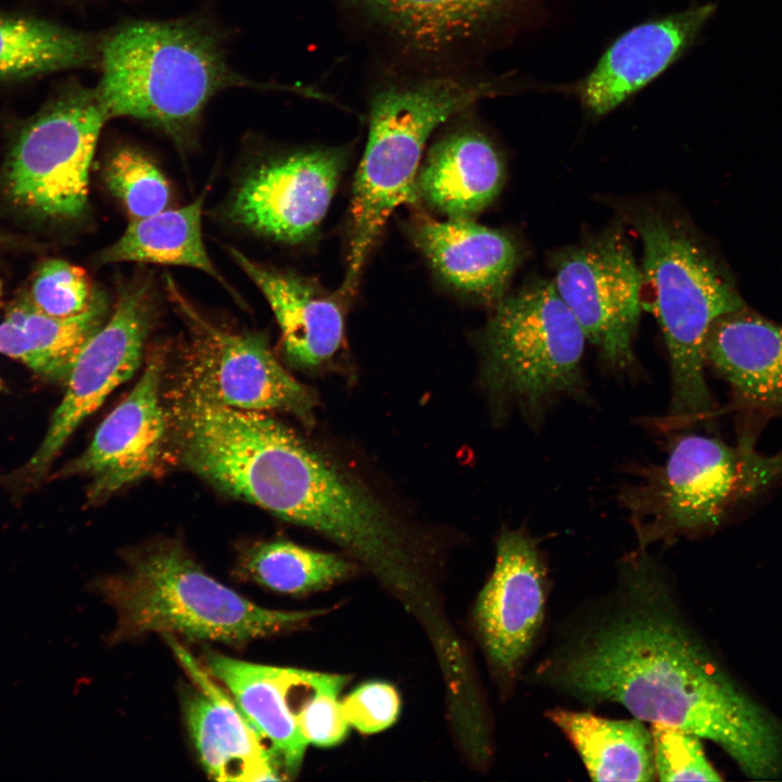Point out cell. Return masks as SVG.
Segmentation results:
<instances>
[{"label":"cell","mask_w":782,"mask_h":782,"mask_svg":"<svg viewBox=\"0 0 782 782\" xmlns=\"http://www.w3.org/2000/svg\"><path fill=\"white\" fill-rule=\"evenodd\" d=\"M96 88L109 117H133L182 137L218 91L243 85L216 38L190 21H135L100 45Z\"/></svg>","instance_id":"obj_4"},{"label":"cell","mask_w":782,"mask_h":782,"mask_svg":"<svg viewBox=\"0 0 782 782\" xmlns=\"http://www.w3.org/2000/svg\"><path fill=\"white\" fill-rule=\"evenodd\" d=\"M364 28L428 71L475 43L514 0H331Z\"/></svg>","instance_id":"obj_13"},{"label":"cell","mask_w":782,"mask_h":782,"mask_svg":"<svg viewBox=\"0 0 782 782\" xmlns=\"http://www.w3.org/2000/svg\"><path fill=\"white\" fill-rule=\"evenodd\" d=\"M409 236L431 267L453 288L476 298L499 300L517 262V249L504 232L467 218L409 222Z\"/></svg>","instance_id":"obj_17"},{"label":"cell","mask_w":782,"mask_h":782,"mask_svg":"<svg viewBox=\"0 0 782 782\" xmlns=\"http://www.w3.org/2000/svg\"><path fill=\"white\" fill-rule=\"evenodd\" d=\"M100 591L116 614L114 643L159 632L243 645L293 630L323 613L258 606L207 575L174 541L128 555L126 568L101 582Z\"/></svg>","instance_id":"obj_3"},{"label":"cell","mask_w":782,"mask_h":782,"mask_svg":"<svg viewBox=\"0 0 782 782\" xmlns=\"http://www.w3.org/2000/svg\"><path fill=\"white\" fill-rule=\"evenodd\" d=\"M105 313L106 304L98 295L86 312L66 318L42 313L26 297L10 307L0 324V353L46 378L67 380L79 353L102 327Z\"/></svg>","instance_id":"obj_23"},{"label":"cell","mask_w":782,"mask_h":782,"mask_svg":"<svg viewBox=\"0 0 782 782\" xmlns=\"http://www.w3.org/2000/svg\"><path fill=\"white\" fill-rule=\"evenodd\" d=\"M503 180V162L492 141L465 125L431 146L419 166L416 190L447 218L471 219L493 201Z\"/></svg>","instance_id":"obj_21"},{"label":"cell","mask_w":782,"mask_h":782,"mask_svg":"<svg viewBox=\"0 0 782 782\" xmlns=\"http://www.w3.org/2000/svg\"><path fill=\"white\" fill-rule=\"evenodd\" d=\"M548 595V570L538 541L524 530H504L475 606L487 658L503 689L520 678L538 645Z\"/></svg>","instance_id":"obj_10"},{"label":"cell","mask_w":782,"mask_h":782,"mask_svg":"<svg viewBox=\"0 0 782 782\" xmlns=\"http://www.w3.org/2000/svg\"><path fill=\"white\" fill-rule=\"evenodd\" d=\"M586 337L552 281L502 295L483 336V377L493 394L538 420L555 401L582 392Z\"/></svg>","instance_id":"obj_6"},{"label":"cell","mask_w":782,"mask_h":782,"mask_svg":"<svg viewBox=\"0 0 782 782\" xmlns=\"http://www.w3.org/2000/svg\"><path fill=\"white\" fill-rule=\"evenodd\" d=\"M348 677L317 672L302 703L294 709L300 730L308 744L331 747L346 736L350 724L338 699Z\"/></svg>","instance_id":"obj_29"},{"label":"cell","mask_w":782,"mask_h":782,"mask_svg":"<svg viewBox=\"0 0 782 782\" xmlns=\"http://www.w3.org/2000/svg\"><path fill=\"white\" fill-rule=\"evenodd\" d=\"M545 717L570 742L593 781H657L653 742L644 722L554 707Z\"/></svg>","instance_id":"obj_22"},{"label":"cell","mask_w":782,"mask_h":782,"mask_svg":"<svg viewBox=\"0 0 782 782\" xmlns=\"http://www.w3.org/2000/svg\"><path fill=\"white\" fill-rule=\"evenodd\" d=\"M228 251L270 305L291 363L314 367L337 353L344 332L340 294H328L302 277L255 263L235 248Z\"/></svg>","instance_id":"obj_18"},{"label":"cell","mask_w":782,"mask_h":782,"mask_svg":"<svg viewBox=\"0 0 782 782\" xmlns=\"http://www.w3.org/2000/svg\"><path fill=\"white\" fill-rule=\"evenodd\" d=\"M501 87L446 70L417 71L374 88L367 142L353 185L346 273L339 291L343 299L354 294L391 214L418 199L417 173L432 133Z\"/></svg>","instance_id":"obj_2"},{"label":"cell","mask_w":782,"mask_h":782,"mask_svg":"<svg viewBox=\"0 0 782 782\" xmlns=\"http://www.w3.org/2000/svg\"><path fill=\"white\" fill-rule=\"evenodd\" d=\"M642 307L659 323L671 369L670 418L685 424L712 408L705 340L718 317L745 306L731 281L686 230L658 213L641 216Z\"/></svg>","instance_id":"obj_5"},{"label":"cell","mask_w":782,"mask_h":782,"mask_svg":"<svg viewBox=\"0 0 782 782\" xmlns=\"http://www.w3.org/2000/svg\"><path fill=\"white\" fill-rule=\"evenodd\" d=\"M204 668L223 684L240 711L268 744L282 772H299L308 743L291 704L293 686L306 670L248 663L209 652Z\"/></svg>","instance_id":"obj_19"},{"label":"cell","mask_w":782,"mask_h":782,"mask_svg":"<svg viewBox=\"0 0 782 782\" xmlns=\"http://www.w3.org/2000/svg\"><path fill=\"white\" fill-rule=\"evenodd\" d=\"M716 11L714 2L692 5L625 31L577 86L583 109L603 116L621 105L693 46Z\"/></svg>","instance_id":"obj_15"},{"label":"cell","mask_w":782,"mask_h":782,"mask_svg":"<svg viewBox=\"0 0 782 782\" xmlns=\"http://www.w3.org/2000/svg\"><path fill=\"white\" fill-rule=\"evenodd\" d=\"M552 281L586 340L610 366L632 364V339L642 307L643 276L627 238L607 230L562 253Z\"/></svg>","instance_id":"obj_9"},{"label":"cell","mask_w":782,"mask_h":782,"mask_svg":"<svg viewBox=\"0 0 782 782\" xmlns=\"http://www.w3.org/2000/svg\"><path fill=\"white\" fill-rule=\"evenodd\" d=\"M188 340L175 388L249 411H282L311 422L316 398L276 360L264 338L232 333L203 317L167 277Z\"/></svg>","instance_id":"obj_8"},{"label":"cell","mask_w":782,"mask_h":782,"mask_svg":"<svg viewBox=\"0 0 782 782\" xmlns=\"http://www.w3.org/2000/svg\"><path fill=\"white\" fill-rule=\"evenodd\" d=\"M104 179L131 219L154 215L166 210L169 203L167 180L155 164L137 150L116 151L108 162Z\"/></svg>","instance_id":"obj_27"},{"label":"cell","mask_w":782,"mask_h":782,"mask_svg":"<svg viewBox=\"0 0 782 782\" xmlns=\"http://www.w3.org/2000/svg\"><path fill=\"white\" fill-rule=\"evenodd\" d=\"M197 690L184 699V717L200 762L217 781L281 779V767L234 699L180 645L165 635Z\"/></svg>","instance_id":"obj_16"},{"label":"cell","mask_w":782,"mask_h":782,"mask_svg":"<svg viewBox=\"0 0 782 782\" xmlns=\"http://www.w3.org/2000/svg\"><path fill=\"white\" fill-rule=\"evenodd\" d=\"M97 89L72 87L20 131L5 163L11 201L51 219L76 218L88 203L89 167L109 119Z\"/></svg>","instance_id":"obj_7"},{"label":"cell","mask_w":782,"mask_h":782,"mask_svg":"<svg viewBox=\"0 0 782 782\" xmlns=\"http://www.w3.org/2000/svg\"><path fill=\"white\" fill-rule=\"evenodd\" d=\"M354 566L333 553L310 550L286 540L249 547L239 562L247 580L285 594H306L343 580Z\"/></svg>","instance_id":"obj_26"},{"label":"cell","mask_w":782,"mask_h":782,"mask_svg":"<svg viewBox=\"0 0 782 782\" xmlns=\"http://www.w3.org/2000/svg\"><path fill=\"white\" fill-rule=\"evenodd\" d=\"M205 194L203 192L182 207L131 219L119 239L104 250L101 261L189 266L203 270L228 288L202 240L201 215Z\"/></svg>","instance_id":"obj_24"},{"label":"cell","mask_w":782,"mask_h":782,"mask_svg":"<svg viewBox=\"0 0 782 782\" xmlns=\"http://www.w3.org/2000/svg\"><path fill=\"white\" fill-rule=\"evenodd\" d=\"M344 165V153L333 148L301 150L268 161L239 186L230 217L276 241H304L324 219Z\"/></svg>","instance_id":"obj_12"},{"label":"cell","mask_w":782,"mask_h":782,"mask_svg":"<svg viewBox=\"0 0 782 782\" xmlns=\"http://www.w3.org/2000/svg\"><path fill=\"white\" fill-rule=\"evenodd\" d=\"M27 298L42 313L66 318L86 312L97 295L83 268L63 260H49L35 273Z\"/></svg>","instance_id":"obj_28"},{"label":"cell","mask_w":782,"mask_h":782,"mask_svg":"<svg viewBox=\"0 0 782 782\" xmlns=\"http://www.w3.org/2000/svg\"><path fill=\"white\" fill-rule=\"evenodd\" d=\"M704 350L740 403L782 412V325L744 306L714 320Z\"/></svg>","instance_id":"obj_20"},{"label":"cell","mask_w":782,"mask_h":782,"mask_svg":"<svg viewBox=\"0 0 782 782\" xmlns=\"http://www.w3.org/2000/svg\"><path fill=\"white\" fill-rule=\"evenodd\" d=\"M164 360L153 355L130 393L106 416L67 475L91 478L89 497L103 500L149 475L160 458L169 422L160 391Z\"/></svg>","instance_id":"obj_14"},{"label":"cell","mask_w":782,"mask_h":782,"mask_svg":"<svg viewBox=\"0 0 782 782\" xmlns=\"http://www.w3.org/2000/svg\"><path fill=\"white\" fill-rule=\"evenodd\" d=\"M528 682L585 707L618 704L716 743L753 779L782 772V724L730 678L686 618L647 547L556 628Z\"/></svg>","instance_id":"obj_1"},{"label":"cell","mask_w":782,"mask_h":782,"mask_svg":"<svg viewBox=\"0 0 782 782\" xmlns=\"http://www.w3.org/2000/svg\"><path fill=\"white\" fill-rule=\"evenodd\" d=\"M654 765L658 781H720L698 736L680 728L651 723Z\"/></svg>","instance_id":"obj_30"},{"label":"cell","mask_w":782,"mask_h":782,"mask_svg":"<svg viewBox=\"0 0 782 782\" xmlns=\"http://www.w3.org/2000/svg\"><path fill=\"white\" fill-rule=\"evenodd\" d=\"M341 706L350 727L361 733L373 734L395 722L401 704L392 685L371 681L354 689L341 702Z\"/></svg>","instance_id":"obj_31"},{"label":"cell","mask_w":782,"mask_h":782,"mask_svg":"<svg viewBox=\"0 0 782 782\" xmlns=\"http://www.w3.org/2000/svg\"><path fill=\"white\" fill-rule=\"evenodd\" d=\"M149 304L146 286L121 290L113 314L79 353L42 443L14 477L21 487L41 481L80 422L135 374L149 329Z\"/></svg>","instance_id":"obj_11"},{"label":"cell","mask_w":782,"mask_h":782,"mask_svg":"<svg viewBox=\"0 0 782 782\" xmlns=\"http://www.w3.org/2000/svg\"><path fill=\"white\" fill-rule=\"evenodd\" d=\"M100 45L51 22L0 13V79H18L88 65Z\"/></svg>","instance_id":"obj_25"}]
</instances>
